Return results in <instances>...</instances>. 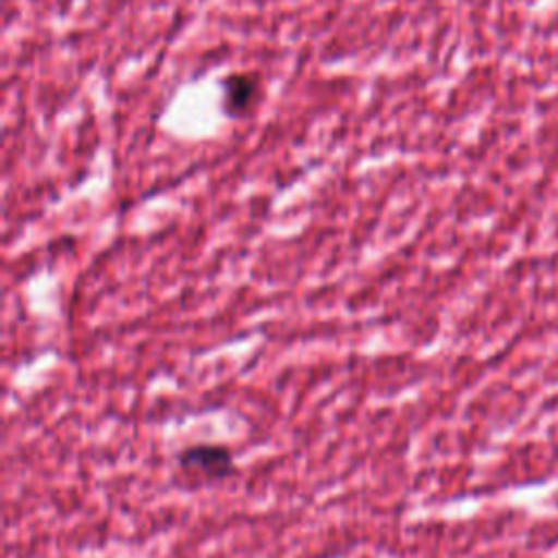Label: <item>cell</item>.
Wrapping results in <instances>:
<instances>
[{
    "label": "cell",
    "mask_w": 558,
    "mask_h": 558,
    "mask_svg": "<svg viewBox=\"0 0 558 558\" xmlns=\"http://www.w3.org/2000/svg\"><path fill=\"white\" fill-rule=\"evenodd\" d=\"M177 464L183 471L201 473L207 480H227L235 473V458L233 451L225 445L216 442H198L187 445L177 453Z\"/></svg>",
    "instance_id": "1"
},
{
    "label": "cell",
    "mask_w": 558,
    "mask_h": 558,
    "mask_svg": "<svg viewBox=\"0 0 558 558\" xmlns=\"http://www.w3.org/2000/svg\"><path fill=\"white\" fill-rule=\"evenodd\" d=\"M257 98V81L253 76H231L227 81L229 111H246Z\"/></svg>",
    "instance_id": "2"
}]
</instances>
